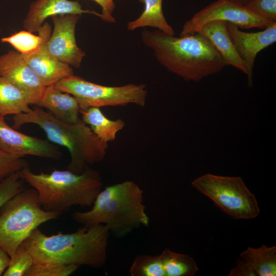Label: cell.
Segmentation results:
<instances>
[{
	"instance_id": "6da1fadb",
	"label": "cell",
	"mask_w": 276,
	"mask_h": 276,
	"mask_svg": "<svg viewBox=\"0 0 276 276\" xmlns=\"http://www.w3.org/2000/svg\"><path fill=\"white\" fill-rule=\"evenodd\" d=\"M110 232L100 224L83 226L70 234L48 236L35 228L21 245L40 265H76L99 268L105 265Z\"/></svg>"
},
{
	"instance_id": "7a4b0ae2",
	"label": "cell",
	"mask_w": 276,
	"mask_h": 276,
	"mask_svg": "<svg viewBox=\"0 0 276 276\" xmlns=\"http://www.w3.org/2000/svg\"><path fill=\"white\" fill-rule=\"evenodd\" d=\"M141 38L161 65L186 81L198 82L226 65L210 41L199 32L177 37L157 29H144Z\"/></svg>"
},
{
	"instance_id": "3957f363",
	"label": "cell",
	"mask_w": 276,
	"mask_h": 276,
	"mask_svg": "<svg viewBox=\"0 0 276 276\" xmlns=\"http://www.w3.org/2000/svg\"><path fill=\"white\" fill-rule=\"evenodd\" d=\"M143 194L130 180L107 186L98 194L90 210L75 211L72 218L85 227L105 225L115 236L123 237L134 229L149 225Z\"/></svg>"
},
{
	"instance_id": "277c9868",
	"label": "cell",
	"mask_w": 276,
	"mask_h": 276,
	"mask_svg": "<svg viewBox=\"0 0 276 276\" xmlns=\"http://www.w3.org/2000/svg\"><path fill=\"white\" fill-rule=\"evenodd\" d=\"M12 120V127L16 129L27 124L37 125L50 142L66 148L71 157L67 169L74 173H82L86 166L100 163L105 157L108 144L99 139L81 119L75 123H64L36 106L28 112L13 116Z\"/></svg>"
},
{
	"instance_id": "5b68a950",
	"label": "cell",
	"mask_w": 276,
	"mask_h": 276,
	"mask_svg": "<svg viewBox=\"0 0 276 276\" xmlns=\"http://www.w3.org/2000/svg\"><path fill=\"white\" fill-rule=\"evenodd\" d=\"M21 174L37 191L42 208L50 212L62 213L74 205L91 206L102 190L101 176L89 166L79 174L67 169L34 173L29 167Z\"/></svg>"
},
{
	"instance_id": "8992f818",
	"label": "cell",
	"mask_w": 276,
	"mask_h": 276,
	"mask_svg": "<svg viewBox=\"0 0 276 276\" xmlns=\"http://www.w3.org/2000/svg\"><path fill=\"white\" fill-rule=\"evenodd\" d=\"M61 214L43 209L34 188L24 189L0 209V247L11 258L35 228Z\"/></svg>"
},
{
	"instance_id": "52a82bcc",
	"label": "cell",
	"mask_w": 276,
	"mask_h": 276,
	"mask_svg": "<svg viewBox=\"0 0 276 276\" xmlns=\"http://www.w3.org/2000/svg\"><path fill=\"white\" fill-rule=\"evenodd\" d=\"M191 185L234 219H251L259 215L256 197L240 177L206 174L194 180Z\"/></svg>"
},
{
	"instance_id": "ba28073f",
	"label": "cell",
	"mask_w": 276,
	"mask_h": 276,
	"mask_svg": "<svg viewBox=\"0 0 276 276\" xmlns=\"http://www.w3.org/2000/svg\"><path fill=\"white\" fill-rule=\"evenodd\" d=\"M54 85L75 97L81 110L129 104L143 107L147 96L145 84L108 86L90 82L74 75L61 80Z\"/></svg>"
},
{
	"instance_id": "9c48e42d",
	"label": "cell",
	"mask_w": 276,
	"mask_h": 276,
	"mask_svg": "<svg viewBox=\"0 0 276 276\" xmlns=\"http://www.w3.org/2000/svg\"><path fill=\"white\" fill-rule=\"evenodd\" d=\"M217 20L231 22L242 29H265L274 23L255 14L236 0H217L187 21L180 36L197 33L205 24Z\"/></svg>"
},
{
	"instance_id": "30bf717a",
	"label": "cell",
	"mask_w": 276,
	"mask_h": 276,
	"mask_svg": "<svg viewBox=\"0 0 276 276\" xmlns=\"http://www.w3.org/2000/svg\"><path fill=\"white\" fill-rule=\"evenodd\" d=\"M78 14L51 17L54 29L44 44L47 52L58 60L72 67L79 68L85 53L77 45L75 30L80 18Z\"/></svg>"
},
{
	"instance_id": "8fae6325",
	"label": "cell",
	"mask_w": 276,
	"mask_h": 276,
	"mask_svg": "<svg viewBox=\"0 0 276 276\" xmlns=\"http://www.w3.org/2000/svg\"><path fill=\"white\" fill-rule=\"evenodd\" d=\"M0 148L9 153L24 157L32 155L59 160L62 154L49 141L27 135L9 126L5 117L1 115Z\"/></svg>"
},
{
	"instance_id": "7c38bea8",
	"label": "cell",
	"mask_w": 276,
	"mask_h": 276,
	"mask_svg": "<svg viewBox=\"0 0 276 276\" xmlns=\"http://www.w3.org/2000/svg\"><path fill=\"white\" fill-rule=\"evenodd\" d=\"M0 76L21 89L31 105H36L45 87L21 54L14 50L0 56Z\"/></svg>"
},
{
	"instance_id": "4fadbf2b",
	"label": "cell",
	"mask_w": 276,
	"mask_h": 276,
	"mask_svg": "<svg viewBox=\"0 0 276 276\" xmlns=\"http://www.w3.org/2000/svg\"><path fill=\"white\" fill-rule=\"evenodd\" d=\"M227 28L238 54L246 63L248 85L250 87L252 85L253 68L257 55L276 41V22L256 32L241 31L231 22H227Z\"/></svg>"
},
{
	"instance_id": "5bb4252c",
	"label": "cell",
	"mask_w": 276,
	"mask_h": 276,
	"mask_svg": "<svg viewBox=\"0 0 276 276\" xmlns=\"http://www.w3.org/2000/svg\"><path fill=\"white\" fill-rule=\"evenodd\" d=\"M83 13L95 15L101 19L102 17L101 13L83 9L78 1L36 0L30 5L23 20V26L27 31L38 32L48 17L65 14L80 15Z\"/></svg>"
},
{
	"instance_id": "9a60e30c",
	"label": "cell",
	"mask_w": 276,
	"mask_h": 276,
	"mask_svg": "<svg viewBox=\"0 0 276 276\" xmlns=\"http://www.w3.org/2000/svg\"><path fill=\"white\" fill-rule=\"evenodd\" d=\"M51 35L44 38L42 44L36 50L21 54L45 87L54 85L61 80L74 75L71 66L58 60L45 50L44 44Z\"/></svg>"
},
{
	"instance_id": "2e32d148",
	"label": "cell",
	"mask_w": 276,
	"mask_h": 276,
	"mask_svg": "<svg viewBox=\"0 0 276 276\" xmlns=\"http://www.w3.org/2000/svg\"><path fill=\"white\" fill-rule=\"evenodd\" d=\"M227 22L214 20L205 24L198 32L207 38L220 54L226 65L248 74L246 62L239 56L229 35Z\"/></svg>"
},
{
	"instance_id": "e0dca14e",
	"label": "cell",
	"mask_w": 276,
	"mask_h": 276,
	"mask_svg": "<svg viewBox=\"0 0 276 276\" xmlns=\"http://www.w3.org/2000/svg\"><path fill=\"white\" fill-rule=\"evenodd\" d=\"M35 105L48 109L55 118L64 123H75L80 119V107L75 97L55 85L45 87Z\"/></svg>"
},
{
	"instance_id": "ac0fdd59",
	"label": "cell",
	"mask_w": 276,
	"mask_h": 276,
	"mask_svg": "<svg viewBox=\"0 0 276 276\" xmlns=\"http://www.w3.org/2000/svg\"><path fill=\"white\" fill-rule=\"evenodd\" d=\"M240 256L255 276L276 275L275 246L263 244L257 248L248 246Z\"/></svg>"
},
{
	"instance_id": "d6986e66",
	"label": "cell",
	"mask_w": 276,
	"mask_h": 276,
	"mask_svg": "<svg viewBox=\"0 0 276 276\" xmlns=\"http://www.w3.org/2000/svg\"><path fill=\"white\" fill-rule=\"evenodd\" d=\"M80 113L82 120L99 139L107 143L114 141L117 133L125 126V122L122 120L108 119L99 107L80 110Z\"/></svg>"
},
{
	"instance_id": "ffe728a7",
	"label": "cell",
	"mask_w": 276,
	"mask_h": 276,
	"mask_svg": "<svg viewBox=\"0 0 276 276\" xmlns=\"http://www.w3.org/2000/svg\"><path fill=\"white\" fill-rule=\"evenodd\" d=\"M144 5L141 15L127 24V29L133 31L137 28L150 27L156 28L166 34L174 35V31L167 21L163 11V0H139Z\"/></svg>"
},
{
	"instance_id": "44dd1931",
	"label": "cell",
	"mask_w": 276,
	"mask_h": 276,
	"mask_svg": "<svg viewBox=\"0 0 276 276\" xmlns=\"http://www.w3.org/2000/svg\"><path fill=\"white\" fill-rule=\"evenodd\" d=\"M26 96L18 87L0 76V115H16L29 112L31 108Z\"/></svg>"
},
{
	"instance_id": "7402d4cb",
	"label": "cell",
	"mask_w": 276,
	"mask_h": 276,
	"mask_svg": "<svg viewBox=\"0 0 276 276\" xmlns=\"http://www.w3.org/2000/svg\"><path fill=\"white\" fill-rule=\"evenodd\" d=\"M160 256L165 276H193L198 270L195 261L187 255L166 248Z\"/></svg>"
},
{
	"instance_id": "603a6c76",
	"label": "cell",
	"mask_w": 276,
	"mask_h": 276,
	"mask_svg": "<svg viewBox=\"0 0 276 276\" xmlns=\"http://www.w3.org/2000/svg\"><path fill=\"white\" fill-rule=\"evenodd\" d=\"M36 35L28 31H20L7 37L1 38L2 43L12 45L21 54L30 53L38 49L44 38L52 33V29L48 22H44Z\"/></svg>"
},
{
	"instance_id": "cb8c5ba5",
	"label": "cell",
	"mask_w": 276,
	"mask_h": 276,
	"mask_svg": "<svg viewBox=\"0 0 276 276\" xmlns=\"http://www.w3.org/2000/svg\"><path fill=\"white\" fill-rule=\"evenodd\" d=\"M34 264L31 255L21 244L11 258L9 265L3 276H25Z\"/></svg>"
},
{
	"instance_id": "d4e9b609",
	"label": "cell",
	"mask_w": 276,
	"mask_h": 276,
	"mask_svg": "<svg viewBox=\"0 0 276 276\" xmlns=\"http://www.w3.org/2000/svg\"><path fill=\"white\" fill-rule=\"evenodd\" d=\"M29 167L24 156L9 153L0 148V183L7 177Z\"/></svg>"
},
{
	"instance_id": "484cf974",
	"label": "cell",
	"mask_w": 276,
	"mask_h": 276,
	"mask_svg": "<svg viewBox=\"0 0 276 276\" xmlns=\"http://www.w3.org/2000/svg\"><path fill=\"white\" fill-rule=\"evenodd\" d=\"M76 265H40L34 264L25 276H68L75 272Z\"/></svg>"
},
{
	"instance_id": "4316f807",
	"label": "cell",
	"mask_w": 276,
	"mask_h": 276,
	"mask_svg": "<svg viewBox=\"0 0 276 276\" xmlns=\"http://www.w3.org/2000/svg\"><path fill=\"white\" fill-rule=\"evenodd\" d=\"M24 181L21 171H19L7 177L0 183V209L24 189Z\"/></svg>"
},
{
	"instance_id": "83f0119b",
	"label": "cell",
	"mask_w": 276,
	"mask_h": 276,
	"mask_svg": "<svg viewBox=\"0 0 276 276\" xmlns=\"http://www.w3.org/2000/svg\"><path fill=\"white\" fill-rule=\"evenodd\" d=\"M245 6L255 14L276 22V0H251Z\"/></svg>"
},
{
	"instance_id": "f1b7e54d",
	"label": "cell",
	"mask_w": 276,
	"mask_h": 276,
	"mask_svg": "<svg viewBox=\"0 0 276 276\" xmlns=\"http://www.w3.org/2000/svg\"><path fill=\"white\" fill-rule=\"evenodd\" d=\"M101 8L102 19L108 22H115V19L112 16L115 8L114 0H93Z\"/></svg>"
},
{
	"instance_id": "f546056e",
	"label": "cell",
	"mask_w": 276,
	"mask_h": 276,
	"mask_svg": "<svg viewBox=\"0 0 276 276\" xmlns=\"http://www.w3.org/2000/svg\"><path fill=\"white\" fill-rule=\"evenodd\" d=\"M11 257L7 252L0 247V276L3 275L8 268Z\"/></svg>"
},
{
	"instance_id": "4dcf8cb0",
	"label": "cell",
	"mask_w": 276,
	"mask_h": 276,
	"mask_svg": "<svg viewBox=\"0 0 276 276\" xmlns=\"http://www.w3.org/2000/svg\"><path fill=\"white\" fill-rule=\"evenodd\" d=\"M236 1L243 5H245L248 3H249L251 0H236Z\"/></svg>"
},
{
	"instance_id": "1f68e13d",
	"label": "cell",
	"mask_w": 276,
	"mask_h": 276,
	"mask_svg": "<svg viewBox=\"0 0 276 276\" xmlns=\"http://www.w3.org/2000/svg\"><path fill=\"white\" fill-rule=\"evenodd\" d=\"M0 33H1V30H0Z\"/></svg>"
}]
</instances>
